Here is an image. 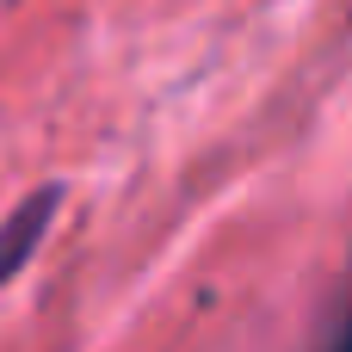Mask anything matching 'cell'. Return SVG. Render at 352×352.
Wrapping results in <instances>:
<instances>
[{"instance_id": "cell-1", "label": "cell", "mask_w": 352, "mask_h": 352, "mask_svg": "<svg viewBox=\"0 0 352 352\" xmlns=\"http://www.w3.org/2000/svg\"><path fill=\"white\" fill-rule=\"evenodd\" d=\"M56 204H62V186H37L6 223H0V291L31 266V254H37V241H43V229L56 223Z\"/></svg>"}]
</instances>
